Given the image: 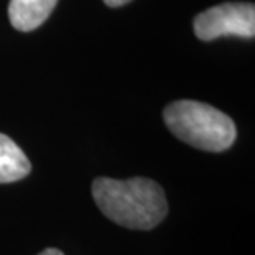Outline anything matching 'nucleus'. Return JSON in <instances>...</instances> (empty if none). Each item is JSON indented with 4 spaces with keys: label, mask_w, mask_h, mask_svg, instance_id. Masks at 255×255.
Masks as SVG:
<instances>
[{
    "label": "nucleus",
    "mask_w": 255,
    "mask_h": 255,
    "mask_svg": "<svg viewBox=\"0 0 255 255\" xmlns=\"http://www.w3.org/2000/svg\"><path fill=\"white\" fill-rule=\"evenodd\" d=\"M96 206L110 221L136 231H151L167 214L161 186L147 177L126 181L98 177L91 186Z\"/></svg>",
    "instance_id": "obj_1"
},
{
    "label": "nucleus",
    "mask_w": 255,
    "mask_h": 255,
    "mask_svg": "<svg viewBox=\"0 0 255 255\" xmlns=\"http://www.w3.org/2000/svg\"><path fill=\"white\" fill-rule=\"evenodd\" d=\"M164 121L177 139L202 151L222 152L237 137V128L226 113L199 101L181 100L167 105Z\"/></svg>",
    "instance_id": "obj_2"
},
{
    "label": "nucleus",
    "mask_w": 255,
    "mask_h": 255,
    "mask_svg": "<svg viewBox=\"0 0 255 255\" xmlns=\"http://www.w3.org/2000/svg\"><path fill=\"white\" fill-rule=\"evenodd\" d=\"M194 33L202 42H211L221 37L254 38V3H222L209 8L194 18Z\"/></svg>",
    "instance_id": "obj_3"
},
{
    "label": "nucleus",
    "mask_w": 255,
    "mask_h": 255,
    "mask_svg": "<svg viewBox=\"0 0 255 255\" xmlns=\"http://www.w3.org/2000/svg\"><path fill=\"white\" fill-rule=\"evenodd\" d=\"M57 2L58 0H10V23L20 32H32L50 17Z\"/></svg>",
    "instance_id": "obj_4"
},
{
    "label": "nucleus",
    "mask_w": 255,
    "mask_h": 255,
    "mask_svg": "<svg viewBox=\"0 0 255 255\" xmlns=\"http://www.w3.org/2000/svg\"><path fill=\"white\" fill-rule=\"evenodd\" d=\"M30 161L25 152L10 139L0 132V184L20 181L28 176Z\"/></svg>",
    "instance_id": "obj_5"
},
{
    "label": "nucleus",
    "mask_w": 255,
    "mask_h": 255,
    "mask_svg": "<svg viewBox=\"0 0 255 255\" xmlns=\"http://www.w3.org/2000/svg\"><path fill=\"white\" fill-rule=\"evenodd\" d=\"M131 0H105V3L108 5V7H121V5H126Z\"/></svg>",
    "instance_id": "obj_6"
},
{
    "label": "nucleus",
    "mask_w": 255,
    "mask_h": 255,
    "mask_svg": "<svg viewBox=\"0 0 255 255\" xmlns=\"http://www.w3.org/2000/svg\"><path fill=\"white\" fill-rule=\"evenodd\" d=\"M38 255H63L58 249H45L43 252H40Z\"/></svg>",
    "instance_id": "obj_7"
}]
</instances>
